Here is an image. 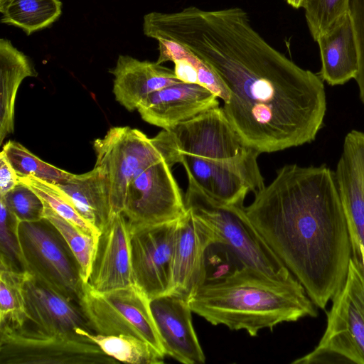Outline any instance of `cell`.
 <instances>
[{
	"label": "cell",
	"instance_id": "cell-1",
	"mask_svg": "<svg viewBox=\"0 0 364 364\" xmlns=\"http://www.w3.org/2000/svg\"><path fill=\"white\" fill-rule=\"evenodd\" d=\"M146 30L149 38L186 47L217 73L230 94L223 112L247 146L272 153L315 139L326 111L323 80L269 44L242 9L156 11Z\"/></svg>",
	"mask_w": 364,
	"mask_h": 364
},
{
	"label": "cell",
	"instance_id": "cell-2",
	"mask_svg": "<svg viewBox=\"0 0 364 364\" xmlns=\"http://www.w3.org/2000/svg\"><path fill=\"white\" fill-rule=\"evenodd\" d=\"M245 207L250 223L324 309L343 286L352 257L334 172L323 164H287Z\"/></svg>",
	"mask_w": 364,
	"mask_h": 364
},
{
	"label": "cell",
	"instance_id": "cell-3",
	"mask_svg": "<svg viewBox=\"0 0 364 364\" xmlns=\"http://www.w3.org/2000/svg\"><path fill=\"white\" fill-rule=\"evenodd\" d=\"M188 301L193 313L212 325L245 330L251 336L284 322L317 316L316 305L294 277L275 279L244 266L208 277Z\"/></svg>",
	"mask_w": 364,
	"mask_h": 364
},
{
	"label": "cell",
	"instance_id": "cell-4",
	"mask_svg": "<svg viewBox=\"0 0 364 364\" xmlns=\"http://www.w3.org/2000/svg\"><path fill=\"white\" fill-rule=\"evenodd\" d=\"M172 131L188 177L208 195L242 206L249 192L264 187L256 150L245 145L222 107L213 108Z\"/></svg>",
	"mask_w": 364,
	"mask_h": 364
},
{
	"label": "cell",
	"instance_id": "cell-5",
	"mask_svg": "<svg viewBox=\"0 0 364 364\" xmlns=\"http://www.w3.org/2000/svg\"><path fill=\"white\" fill-rule=\"evenodd\" d=\"M93 149L95 168L104 178L113 213L122 212L129 185L141 171L164 158L181 161L171 130L149 138L137 129L113 127L93 141Z\"/></svg>",
	"mask_w": 364,
	"mask_h": 364
},
{
	"label": "cell",
	"instance_id": "cell-6",
	"mask_svg": "<svg viewBox=\"0 0 364 364\" xmlns=\"http://www.w3.org/2000/svg\"><path fill=\"white\" fill-rule=\"evenodd\" d=\"M184 201L187 209L216 233L242 266L258 270L275 279L294 277L250 223L245 206L228 205L210 197L188 177Z\"/></svg>",
	"mask_w": 364,
	"mask_h": 364
},
{
	"label": "cell",
	"instance_id": "cell-7",
	"mask_svg": "<svg viewBox=\"0 0 364 364\" xmlns=\"http://www.w3.org/2000/svg\"><path fill=\"white\" fill-rule=\"evenodd\" d=\"M292 364H364V269L351 257L346 279L332 298L318 344Z\"/></svg>",
	"mask_w": 364,
	"mask_h": 364
},
{
	"label": "cell",
	"instance_id": "cell-8",
	"mask_svg": "<svg viewBox=\"0 0 364 364\" xmlns=\"http://www.w3.org/2000/svg\"><path fill=\"white\" fill-rule=\"evenodd\" d=\"M25 272L78 303L84 284L68 244L46 218L19 222L17 228Z\"/></svg>",
	"mask_w": 364,
	"mask_h": 364
},
{
	"label": "cell",
	"instance_id": "cell-9",
	"mask_svg": "<svg viewBox=\"0 0 364 364\" xmlns=\"http://www.w3.org/2000/svg\"><path fill=\"white\" fill-rule=\"evenodd\" d=\"M78 304L95 333L136 336L166 355L151 313L150 299L135 284L98 292L85 282Z\"/></svg>",
	"mask_w": 364,
	"mask_h": 364
},
{
	"label": "cell",
	"instance_id": "cell-10",
	"mask_svg": "<svg viewBox=\"0 0 364 364\" xmlns=\"http://www.w3.org/2000/svg\"><path fill=\"white\" fill-rule=\"evenodd\" d=\"M116 359L82 335L0 324V364H110Z\"/></svg>",
	"mask_w": 364,
	"mask_h": 364
},
{
	"label": "cell",
	"instance_id": "cell-11",
	"mask_svg": "<svg viewBox=\"0 0 364 364\" xmlns=\"http://www.w3.org/2000/svg\"><path fill=\"white\" fill-rule=\"evenodd\" d=\"M178 163V159L164 158L130 182L122 212L129 228L174 221L186 213L181 188L171 171Z\"/></svg>",
	"mask_w": 364,
	"mask_h": 364
},
{
	"label": "cell",
	"instance_id": "cell-12",
	"mask_svg": "<svg viewBox=\"0 0 364 364\" xmlns=\"http://www.w3.org/2000/svg\"><path fill=\"white\" fill-rule=\"evenodd\" d=\"M178 220L129 227L134 284L150 300L173 291L171 260Z\"/></svg>",
	"mask_w": 364,
	"mask_h": 364
},
{
	"label": "cell",
	"instance_id": "cell-13",
	"mask_svg": "<svg viewBox=\"0 0 364 364\" xmlns=\"http://www.w3.org/2000/svg\"><path fill=\"white\" fill-rule=\"evenodd\" d=\"M187 209V208H186ZM219 244L215 231L187 209L178 219L171 260L172 293L187 299L208 278L205 255Z\"/></svg>",
	"mask_w": 364,
	"mask_h": 364
},
{
	"label": "cell",
	"instance_id": "cell-14",
	"mask_svg": "<svg viewBox=\"0 0 364 364\" xmlns=\"http://www.w3.org/2000/svg\"><path fill=\"white\" fill-rule=\"evenodd\" d=\"M87 283L98 292L134 284L129 228L122 213H114L100 230Z\"/></svg>",
	"mask_w": 364,
	"mask_h": 364
},
{
	"label": "cell",
	"instance_id": "cell-15",
	"mask_svg": "<svg viewBox=\"0 0 364 364\" xmlns=\"http://www.w3.org/2000/svg\"><path fill=\"white\" fill-rule=\"evenodd\" d=\"M334 173L352 255H360V245L364 247V132L352 130L347 134Z\"/></svg>",
	"mask_w": 364,
	"mask_h": 364
},
{
	"label": "cell",
	"instance_id": "cell-16",
	"mask_svg": "<svg viewBox=\"0 0 364 364\" xmlns=\"http://www.w3.org/2000/svg\"><path fill=\"white\" fill-rule=\"evenodd\" d=\"M219 105L218 97L210 90L181 82L151 93L137 110L146 122L171 130Z\"/></svg>",
	"mask_w": 364,
	"mask_h": 364
},
{
	"label": "cell",
	"instance_id": "cell-17",
	"mask_svg": "<svg viewBox=\"0 0 364 364\" xmlns=\"http://www.w3.org/2000/svg\"><path fill=\"white\" fill-rule=\"evenodd\" d=\"M150 307L166 355L183 364L205 363L188 299L170 293L151 299Z\"/></svg>",
	"mask_w": 364,
	"mask_h": 364
},
{
	"label": "cell",
	"instance_id": "cell-18",
	"mask_svg": "<svg viewBox=\"0 0 364 364\" xmlns=\"http://www.w3.org/2000/svg\"><path fill=\"white\" fill-rule=\"evenodd\" d=\"M23 291L28 321L37 330L63 335H80L81 330L94 333L77 301L55 291L28 272Z\"/></svg>",
	"mask_w": 364,
	"mask_h": 364
},
{
	"label": "cell",
	"instance_id": "cell-19",
	"mask_svg": "<svg viewBox=\"0 0 364 364\" xmlns=\"http://www.w3.org/2000/svg\"><path fill=\"white\" fill-rule=\"evenodd\" d=\"M113 93L115 100L128 111L137 109L151 93L181 82L174 70L156 62L139 60L127 55H119L114 68Z\"/></svg>",
	"mask_w": 364,
	"mask_h": 364
},
{
	"label": "cell",
	"instance_id": "cell-20",
	"mask_svg": "<svg viewBox=\"0 0 364 364\" xmlns=\"http://www.w3.org/2000/svg\"><path fill=\"white\" fill-rule=\"evenodd\" d=\"M321 69V78L332 86L355 78L358 55L355 30L349 10L338 16L317 38Z\"/></svg>",
	"mask_w": 364,
	"mask_h": 364
},
{
	"label": "cell",
	"instance_id": "cell-21",
	"mask_svg": "<svg viewBox=\"0 0 364 364\" xmlns=\"http://www.w3.org/2000/svg\"><path fill=\"white\" fill-rule=\"evenodd\" d=\"M28 57L7 38L0 40V144L14 130V107L23 80L36 77Z\"/></svg>",
	"mask_w": 364,
	"mask_h": 364
},
{
	"label": "cell",
	"instance_id": "cell-22",
	"mask_svg": "<svg viewBox=\"0 0 364 364\" xmlns=\"http://www.w3.org/2000/svg\"><path fill=\"white\" fill-rule=\"evenodd\" d=\"M55 186L80 215L100 231L114 214L104 178L95 168L85 173H73L68 180Z\"/></svg>",
	"mask_w": 364,
	"mask_h": 364
},
{
	"label": "cell",
	"instance_id": "cell-23",
	"mask_svg": "<svg viewBox=\"0 0 364 364\" xmlns=\"http://www.w3.org/2000/svg\"><path fill=\"white\" fill-rule=\"evenodd\" d=\"M157 41L158 64L173 62L175 74L181 81L199 84L212 91L223 103L228 102L230 94L226 86L205 62L178 43L166 40Z\"/></svg>",
	"mask_w": 364,
	"mask_h": 364
},
{
	"label": "cell",
	"instance_id": "cell-24",
	"mask_svg": "<svg viewBox=\"0 0 364 364\" xmlns=\"http://www.w3.org/2000/svg\"><path fill=\"white\" fill-rule=\"evenodd\" d=\"M60 0H11L1 21L22 29L27 36L49 27L62 14Z\"/></svg>",
	"mask_w": 364,
	"mask_h": 364
},
{
	"label": "cell",
	"instance_id": "cell-25",
	"mask_svg": "<svg viewBox=\"0 0 364 364\" xmlns=\"http://www.w3.org/2000/svg\"><path fill=\"white\" fill-rule=\"evenodd\" d=\"M109 356L132 364H161L165 355L149 343L133 336L119 334L105 336L81 330Z\"/></svg>",
	"mask_w": 364,
	"mask_h": 364
},
{
	"label": "cell",
	"instance_id": "cell-26",
	"mask_svg": "<svg viewBox=\"0 0 364 364\" xmlns=\"http://www.w3.org/2000/svg\"><path fill=\"white\" fill-rule=\"evenodd\" d=\"M0 324L23 327L28 321L23 286L26 272L0 265Z\"/></svg>",
	"mask_w": 364,
	"mask_h": 364
},
{
	"label": "cell",
	"instance_id": "cell-27",
	"mask_svg": "<svg viewBox=\"0 0 364 364\" xmlns=\"http://www.w3.org/2000/svg\"><path fill=\"white\" fill-rule=\"evenodd\" d=\"M1 152L18 177L33 176L47 183L58 185L64 183L73 175L45 162L15 141H7Z\"/></svg>",
	"mask_w": 364,
	"mask_h": 364
},
{
	"label": "cell",
	"instance_id": "cell-28",
	"mask_svg": "<svg viewBox=\"0 0 364 364\" xmlns=\"http://www.w3.org/2000/svg\"><path fill=\"white\" fill-rule=\"evenodd\" d=\"M45 203L44 218L48 220L64 237L80 267L84 283L89 278L97 238L85 234L77 225L61 217Z\"/></svg>",
	"mask_w": 364,
	"mask_h": 364
},
{
	"label": "cell",
	"instance_id": "cell-29",
	"mask_svg": "<svg viewBox=\"0 0 364 364\" xmlns=\"http://www.w3.org/2000/svg\"><path fill=\"white\" fill-rule=\"evenodd\" d=\"M18 181L30 186L46 203L61 217L77 225L85 234L97 238L100 231L80 215L58 186L33 176L18 177Z\"/></svg>",
	"mask_w": 364,
	"mask_h": 364
},
{
	"label": "cell",
	"instance_id": "cell-30",
	"mask_svg": "<svg viewBox=\"0 0 364 364\" xmlns=\"http://www.w3.org/2000/svg\"><path fill=\"white\" fill-rule=\"evenodd\" d=\"M0 201L20 222H34L44 218V201L30 186L20 181L13 189L0 196Z\"/></svg>",
	"mask_w": 364,
	"mask_h": 364
},
{
	"label": "cell",
	"instance_id": "cell-31",
	"mask_svg": "<svg viewBox=\"0 0 364 364\" xmlns=\"http://www.w3.org/2000/svg\"><path fill=\"white\" fill-rule=\"evenodd\" d=\"M1 264L18 272H25L17 228L19 220L0 201Z\"/></svg>",
	"mask_w": 364,
	"mask_h": 364
},
{
	"label": "cell",
	"instance_id": "cell-32",
	"mask_svg": "<svg viewBox=\"0 0 364 364\" xmlns=\"http://www.w3.org/2000/svg\"><path fill=\"white\" fill-rule=\"evenodd\" d=\"M350 0H306L303 8L311 36L316 41L338 16L348 10Z\"/></svg>",
	"mask_w": 364,
	"mask_h": 364
},
{
	"label": "cell",
	"instance_id": "cell-33",
	"mask_svg": "<svg viewBox=\"0 0 364 364\" xmlns=\"http://www.w3.org/2000/svg\"><path fill=\"white\" fill-rule=\"evenodd\" d=\"M348 10L353 23L358 55V72L354 79L364 104V0H350Z\"/></svg>",
	"mask_w": 364,
	"mask_h": 364
},
{
	"label": "cell",
	"instance_id": "cell-34",
	"mask_svg": "<svg viewBox=\"0 0 364 364\" xmlns=\"http://www.w3.org/2000/svg\"><path fill=\"white\" fill-rule=\"evenodd\" d=\"M18 183V176L5 155L0 154V196L13 189Z\"/></svg>",
	"mask_w": 364,
	"mask_h": 364
},
{
	"label": "cell",
	"instance_id": "cell-35",
	"mask_svg": "<svg viewBox=\"0 0 364 364\" xmlns=\"http://www.w3.org/2000/svg\"><path fill=\"white\" fill-rule=\"evenodd\" d=\"M288 4L295 9L304 6L306 0H286Z\"/></svg>",
	"mask_w": 364,
	"mask_h": 364
},
{
	"label": "cell",
	"instance_id": "cell-36",
	"mask_svg": "<svg viewBox=\"0 0 364 364\" xmlns=\"http://www.w3.org/2000/svg\"><path fill=\"white\" fill-rule=\"evenodd\" d=\"M11 0H0V12L1 13Z\"/></svg>",
	"mask_w": 364,
	"mask_h": 364
}]
</instances>
